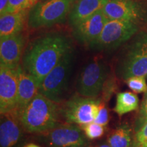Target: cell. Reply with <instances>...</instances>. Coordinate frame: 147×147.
<instances>
[{
	"label": "cell",
	"instance_id": "6da1fadb",
	"mask_svg": "<svg viewBox=\"0 0 147 147\" xmlns=\"http://www.w3.org/2000/svg\"><path fill=\"white\" fill-rule=\"evenodd\" d=\"M70 51L71 42L67 37L57 34L47 35L28 46L23 57L22 66L40 86L45 76Z\"/></svg>",
	"mask_w": 147,
	"mask_h": 147
},
{
	"label": "cell",
	"instance_id": "7a4b0ae2",
	"mask_svg": "<svg viewBox=\"0 0 147 147\" xmlns=\"http://www.w3.org/2000/svg\"><path fill=\"white\" fill-rule=\"evenodd\" d=\"M45 95L38 94L18 111L24 130L28 133L44 134L59 124L61 108Z\"/></svg>",
	"mask_w": 147,
	"mask_h": 147
},
{
	"label": "cell",
	"instance_id": "3957f363",
	"mask_svg": "<svg viewBox=\"0 0 147 147\" xmlns=\"http://www.w3.org/2000/svg\"><path fill=\"white\" fill-rule=\"evenodd\" d=\"M116 73L126 80L132 76L147 77V34L141 32L136 35L119 60Z\"/></svg>",
	"mask_w": 147,
	"mask_h": 147
},
{
	"label": "cell",
	"instance_id": "277c9868",
	"mask_svg": "<svg viewBox=\"0 0 147 147\" xmlns=\"http://www.w3.org/2000/svg\"><path fill=\"white\" fill-rule=\"evenodd\" d=\"M76 0H46L39 1L29 10V27H50L63 21Z\"/></svg>",
	"mask_w": 147,
	"mask_h": 147
},
{
	"label": "cell",
	"instance_id": "5b68a950",
	"mask_svg": "<svg viewBox=\"0 0 147 147\" xmlns=\"http://www.w3.org/2000/svg\"><path fill=\"white\" fill-rule=\"evenodd\" d=\"M71 51L63 57L39 86V93L57 104L63 100L67 85L71 66Z\"/></svg>",
	"mask_w": 147,
	"mask_h": 147
},
{
	"label": "cell",
	"instance_id": "8992f818",
	"mask_svg": "<svg viewBox=\"0 0 147 147\" xmlns=\"http://www.w3.org/2000/svg\"><path fill=\"white\" fill-rule=\"evenodd\" d=\"M138 32V25L122 20H109L97 40L91 45L100 50H110L130 40Z\"/></svg>",
	"mask_w": 147,
	"mask_h": 147
},
{
	"label": "cell",
	"instance_id": "52a82bcc",
	"mask_svg": "<svg viewBox=\"0 0 147 147\" xmlns=\"http://www.w3.org/2000/svg\"><path fill=\"white\" fill-rule=\"evenodd\" d=\"M101 99L75 95L61 108V115L66 123L82 125L94 121L99 112Z\"/></svg>",
	"mask_w": 147,
	"mask_h": 147
},
{
	"label": "cell",
	"instance_id": "ba28073f",
	"mask_svg": "<svg viewBox=\"0 0 147 147\" xmlns=\"http://www.w3.org/2000/svg\"><path fill=\"white\" fill-rule=\"evenodd\" d=\"M108 77L106 64L96 59L89 62L80 71L77 80L76 91L82 96L97 98Z\"/></svg>",
	"mask_w": 147,
	"mask_h": 147
},
{
	"label": "cell",
	"instance_id": "9c48e42d",
	"mask_svg": "<svg viewBox=\"0 0 147 147\" xmlns=\"http://www.w3.org/2000/svg\"><path fill=\"white\" fill-rule=\"evenodd\" d=\"M43 134L40 141L47 147H80L89 144L83 130L76 124L59 123Z\"/></svg>",
	"mask_w": 147,
	"mask_h": 147
},
{
	"label": "cell",
	"instance_id": "30bf717a",
	"mask_svg": "<svg viewBox=\"0 0 147 147\" xmlns=\"http://www.w3.org/2000/svg\"><path fill=\"white\" fill-rule=\"evenodd\" d=\"M102 10L108 19L122 20L138 25L147 17L146 9L136 0H109Z\"/></svg>",
	"mask_w": 147,
	"mask_h": 147
},
{
	"label": "cell",
	"instance_id": "8fae6325",
	"mask_svg": "<svg viewBox=\"0 0 147 147\" xmlns=\"http://www.w3.org/2000/svg\"><path fill=\"white\" fill-rule=\"evenodd\" d=\"M18 67L0 65V113L3 114L17 107Z\"/></svg>",
	"mask_w": 147,
	"mask_h": 147
},
{
	"label": "cell",
	"instance_id": "7c38bea8",
	"mask_svg": "<svg viewBox=\"0 0 147 147\" xmlns=\"http://www.w3.org/2000/svg\"><path fill=\"white\" fill-rule=\"evenodd\" d=\"M24 131L17 108L1 114L0 147H22Z\"/></svg>",
	"mask_w": 147,
	"mask_h": 147
},
{
	"label": "cell",
	"instance_id": "4fadbf2b",
	"mask_svg": "<svg viewBox=\"0 0 147 147\" xmlns=\"http://www.w3.org/2000/svg\"><path fill=\"white\" fill-rule=\"evenodd\" d=\"M108 21L102 9L73 27L74 36L78 41L91 45L99 38Z\"/></svg>",
	"mask_w": 147,
	"mask_h": 147
},
{
	"label": "cell",
	"instance_id": "5bb4252c",
	"mask_svg": "<svg viewBox=\"0 0 147 147\" xmlns=\"http://www.w3.org/2000/svg\"><path fill=\"white\" fill-rule=\"evenodd\" d=\"M25 38L21 33L0 38V65L17 67L23 55Z\"/></svg>",
	"mask_w": 147,
	"mask_h": 147
},
{
	"label": "cell",
	"instance_id": "9a60e30c",
	"mask_svg": "<svg viewBox=\"0 0 147 147\" xmlns=\"http://www.w3.org/2000/svg\"><path fill=\"white\" fill-rule=\"evenodd\" d=\"M18 111L25 107L39 93V84L30 74L24 69L21 64L18 65Z\"/></svg>",
	"mask_w": 147,
	"mask_h": 147
},
{
	"label": "cell",
	"instance_id": "2e32d148",
	"mask_svg": "<svg viewBox=\"0 0 147 147\" xmlns=\"http://www.w3.org/2000/svg\"><path fill=\"white\" fill-rule=\"evenodd\" d=\"M109 0H77L69 14V22L73 27L102 10Z\"/></svg>",
	"mask_w": 147,
	"mask_h": 147
},
{
	"label": "cell",
	"instance_id": "e0dca14e",
	"mask_svg": "<svg viewBox=\"0 0 147 147\" xmlns=\"http://www.w3.org/2000/svg\"><path fill=\"white\" fill-rule=\"evenodd\" d=\"M27 11L8 12L0 17V38L20 34L23 30Z\"/></svg>",
	"mask_w": 147,
	"mask_h": 147
},
{
	"label": "cell",
	"instance_id": "ac0fdd59",
	"mask_svg": "<svg viewBox=\"0 0 147 147\" xmlns=\"http://www.w3.org/2000/svg\"><path fill=\"white\" fill-rule=\"evenodd\" d=\"M134 134L128 125L123 124L115 129L108 136L110 147H133Z\"/></svg>",
	"mask_w": 147,
	"mask_h": 147
},
{
	"label": "cell",
	"instance_id": "d6986e66",
	"mask_svg": "<svg viewBox=\"0 0 147 147\" xmlns=\"http://www.w3.org/2000/svg\"><path fill=\"white\" fill-rule=\"evenodd\" d=\"M139 107V98L134 92H120L117 95L114 111L119 116H122Z\"/></svg>",
	"mask_w": 147,
	"mask_h": 147
},
{
	"label": "cell",
	"instance_id": "ffe728a7",
	"mask_svg": "<svg viewBox=\"0 0 147 147\" xmlns=\"http://www.w3.org/2000/svg\"><path fill=\"white\" fill-rule=\"evenodd\" d=\"M80 127L83 130L86 137L89 140L100 138L105 133L104 126L97 123L95 121H92L89 123L82 125Z\"/></svg>",
	"mask_w": 147,
	"mask_h": 147
},
{
	"label": "cell",
	"instance_id": "44dd1931",
	"mask_svg": "<svg viewBox=\"0 0 147 147\" xmlns=\"http://www.w3.org/2000/svg\"><path fill=\"white\" fill-rule=\"evenodd\" d=\"M38 0H9L6 13L16 12L31 9L38 3Z\"/></svg>",
	"mask_w": 147,
	"mask_h": 147
},
{
	"label": "cell",
	"instance_id": "7402d4cb",
	"mask_svg": "<svg viewBox=\"0 0 147 147\" xmlns=\"http://www.w3.org/2000/svg\"><path fill=\"white\" fill-rule=\"evenodd\" d=\"M127 87L135 93H145L147 91L146 78L143 76H132L125 80Z\"/></svg>",
	"mask_w": 147,
	"mask_h": 147
},
{
	"label": "cell",
	"instance_id": "603a6c76",
	"mask_svg": "<svg viewBox=\"0 0 147 147\" xmlns=\"http://www.w3.org/2000/svg\"><path fill=\"white\" fill-rule=\"evenodd\" d=\"M133 147H147V120L140 127L136 129Z\"/></svg>",
	"mask_w": 147,
	"mask_h": 147
},
{
	"label": "cell",
	"instance_id": "cb8c5ba5",
	"mask_svg": "<svg viewBox=\"0 0 147 147\" xmlns=\"http://www.w3.org/2000/svg\"><path fill=\"white\" fill-rule=\"evenodd\" d=\"M116 88H117V84H116L115 78L113 77L108 76L105 82H104V87H103L102 91V98H100L101 100L104 103L108 102L113 93L115 92Z\"/></svg>",
	"mask_w": 147,
	"mask_h": 147
},
{
	"label": "cell",
	"instance_id": "d4e9b609",
	"mask_svg": "<svg viewBox=\"0 0 147 147\" xmlns=\"http://www.w3.org/2000/svg\"><path fill=\"white\" fill-rule=\"evenodd\" d=\"M94 121L97 123L102 125L103 126H106L109 122V113L108 110L106 108V103L103 102L102 100L100 103L99 106V112L97 114L96 118L95 119Z\"/></svg>",
	"mask_w": 147,
	"mask_h": 147
},
{
	"label": "cell",
	"instance_id": "484cf974",
	"mask_svg": "<svg viewBox=\"0 0 147 147\" xmlns=\"http://www.w3.org/2000/svg\"><path fill=\"white\" fill-rule=\"evenodd\" d=\"M147 120V91L144 93L142 102L141 103L140 108L139 110L138 117L136 121V129L138 128Z\"/></svg>",
	"mask_w": 147,
	"mask_h": 147
},
{
	"label": "cell",
	"instance_id": "4316f807",
	"mask_svg": "<svg viewBox=\"0 0 147 147\" xmlns=\"http://www.w3.org/2000/svg\"><path fill=\"white\" fill-rule=\"evenodd\" d=\"M9 0H0V14L6 13Z\"/></svg>",
	"mask_w": 147,
	"mask_h": 147
},
{
	"label": "cell",
	"instance_id": "83f0119b",
	"mask_svg": "<svg viewBox=\"0 0 147 147\" xmlns=\"http://www.w3.org/2000/svg\"><path fill=\"white\" fill-rule=\"evenodd\" d=\"M95 147H110V144H108V141H104V142H101L100 144L96 145Z\"/></svg>",
	"mask_w": 147,
	"mask_h": 147
},
{
	"label": "cell",
	"instance_id": "f1b7e54d",
	"mask_svg": "<svg viewBox=\"0 0 147 147\" xmlns=\"http://www.w3.org/2000/svg\"><path fill=\"white\" fill-rule=\"evenodd\" d=\"M23 147H40V146L36 144H34V143H29V144H25V146H23Z\"/></svg>",
	"mask_w": 147,
	"mask_h": 147
},
{
	"label": "cell",
	"instance_id": "f546056e",
	"mask_svg": "<svg viewBox=\"0 0 147 147\" xmlns=\"http://www.w3.org/2000/svg\"><path fill=\"white\" fill-rule=\"evenodd\" d=\"M80 147H95V146H92V145L88 144V145H85V146H80Z\"/></svg>",
	"mask_w": 147,
	"mask_h": 147
}]
</instances>
